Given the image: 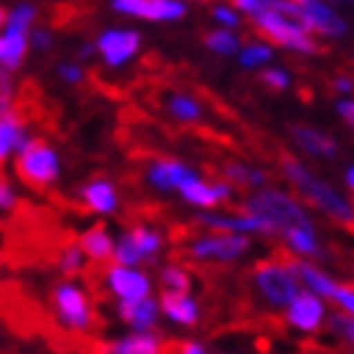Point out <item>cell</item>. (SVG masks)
Wrapping results in <instances>:
<instances>
[{
	"label": "cell",
	"mask_w": 354,
	"mask_h": 354,
	"mask_svg": "<svg viewBox=\"0 0 354 354\" xmlns=\"http://www.w3.org/2000/svg\"><path fill=\"white\" fill-rule=\"evenodd\" d=\"M15 173H17V179L35 193H46L49 185L58 179V156L52 153L44 133L26 138V145L17 150Z\"/></svg>",
	"instance_id": "4"
},
{
	"label": "cell",
	"mask_w": 354,
	"mask_h": 354,
	"mask_svg": "<svg viewBox=\"0 0 354 354\" xmlns=\"http://www.w3.org/2000/svg\"><path fill=\"white\" fill-rule=\"evenodd\" d=\"M52 320L58 328L69 334H95L107 326V320L98 314V303L90 297L86 288H78L73 282H58L52 288Z\"/></svg>",
	"instance_id": "2"
},
{
	"label": "cell",
	"mask_w": 354,
	"mask_h": 354,
	"mask_svg": "<svg viewBox=\"0 0 354 354\" xmlns=\"http://www.w3.org/2000/svg\"><path fill=\"white\" fill-rule=\"evenodd\" d=\"M271 58V49L265 46V41H254V44H248L242 49V66H257V64H265Z\"/></svg>",
	"instance_id": "27"
},
{
	"label": "cell",
	"mask_w": 354,
	"mask_h": 354,
	"mask_svg": "<svg viewBox=\"0 0 354 354\" xmlns=\"http://www.w3.org/2000/svg\"><path fill=\"white\" fill-rule=\"evenodd\" d=\"M202 41L205 46H210L219 55H236L239 49V38L234 32H222V29H214V32H202Z\"/></svg>",
	"instance_id": "24"
},
{
	"label": "cell",
	"mask_w": 354,
	"mask_h": 354,
	"mask_svg": "<svg viewBox=\"0 0 354 354\" xmlns=\"http://www.w3.org/2000/svg\"><path fill=\"white\" fill-rule=\"evenodd\" d=\"M6 21H9V12H6L3 6H0V26H6Z\"/></svg>",
	"instance_id": "42"
},
{
	"label": "cell",
	"mask_w": 354,
	"mask_h": 354,
	"mask_svg": "<svg viewBox=\"0 0 354 354\" xmlns=\"http://www.w3.org/2000/svg\"><path fill=\"white\" fill-rule=\"evenodd\" d=\"M190 167H185L182 162H173V158L165 156H153L150 165V182L156 187H179L185 179H190Z\"/></svg>",
	"instance_id": "14"
},
{
	"label": "cell",
	"mask_w": 354,
	"mask_h": 354,
	"mask_svg": "<svg viewBox=\"0 0 354 354\" xmlns=\"http://www.w3.org/2000/svg\"><path fill=\"white\" fill-rule=\"evenodd\" d=\"M214 17L216 21H222L225 26H239V17H236V12H231V9H214Z\"/></svg>",
	"instance_id": "35"
},
{
	"label": "cell",
	"mask_w": 354,
	"mask_h": 354,
	"mask_svg": "<svg viewBox=\"0 0 354 354\" xmlns=\"http://www.w3.org/2000/svg\"><path fill=\"white\" fill-rule=\"evenodd\" d=\"M248 236H239V234H227V231H216V234H207V236H196L193 242H187V248L176 245L182 254L187 257H196V259H236L248 251Z\"/></svg>",
	"instance_id": "6"
},
{
	"label": "cell",
	"mask_w": 354,
	"mask_h": 354,
	"mask_svg": "<svg viewBox=\"0 0 354 354\" xmlns=\"http://www.w3.org/2000/svg\"><path fill=\"white\" fill-rule=\"evenodd\" d=\"M277 158H279V170H282V176L294 185V190L303 196L311 207H317V210H323V214H328L334 222H351L354 219V210H351V205L340 196L337 190H334L331 185H326L323 179H317V176L303 165V162H297V158L282 147V150H277Z\"/></svg>",
	"instance_id": "1"
},
{
	"label": "cell",
	"mask_w": 354,
	"mask_h": 354,
	"mask_svg": "<svg viewBox=\"0 0 354 354\" xmlns=\"http://www.w3.org/2000/svg\"><path fill=\"white\" fill-rule=\"evenodd\" d=\"M158 282H162V291H170V294H190L193 288V274L187 268H182V265H167V268H162V277H158Z\"/></svg>",
	"instance_id": "23"
},
{
	"label": "cell",
	"mask_w": 354,
	"mask_h": 354,
	"mask_svg": "<svg viewBox=\"0 0 354 354\" xmlns=\"http://www.w3.org/2000/svg\"><path fill=\"white\" fill-rule=\"evenodd\" d=\"M291 136L297 138V145L303 147L306 153H311V156H323V158L337 156V141H334L331 136H326V133H317L311 127H303V124H294Z\"/></svg>",
	"instance_id": "16"
},
{
	"label": "cell",
	"mask_w": 354,
	"mask_h": 354,
	"mask_svg": "<svg viewBox=\"0 0 354 354\" xmlns=\"http://www.w3.org/2000/svg\"><path fill=\"white\" fill-rule=\"evenodd\" d=\"M331 299L337 306H343L348 314H354V282H343V286L331 288Z\"/></svg>",
	"instance_id": "31"
},
{
	"label": "cell",
	"mask_w": 354,
	"mask_h": 354,
	"mask_svg": "<svg viewBox=\"0 0 354 354\" xmlns=\"http://www.w3.org/2000/svg\"><path fill=\"white\" fill-rule=\"evenodd\" d=\"M58 73H61V78L69 81V84H81V81H84V69H81V66H73V64L61 66Z\"/></svg>",
	"instance_id": "34"
},
{
	"label": "cell",
	"mask_w": 354,
	"mask_h": 354,
	"mask_svg": "<svg viewBox=\"0 0 354 354\" xmlns=\"http://www.w3.org/2000/svg\"><path fill=\"white\" fill-rule=\"evenodd\" d=\"M26 49H29V41H26V32L24 29H6V52H3V61L0 66L3 69H17L26 58Z\"/></svg>",
	"instance_id": "21"
},
{
	"label": "cell",
	"mask_w": 354,
	"mask_h": 354,
	"mask_svg": "<svg viewBox=\"0 0 354 354\" xmlns=\"http://www.w3.org/2000/svg\"><path fill=\"white\" fill-rule=\"evenodd\" d=\"M259 84L265 86V90H271V93H282L288 86V75L282 73V69H262Z\"/></svg>",
	"instance_id": "28"
},
{
	"label": "cell",
	"mask_w": 354,
	"mask_h": 354,
	"mask_svg": "<svg viewBox=\"0 0 354 354\" xmlns=\"http://www.w3.org/2000/svg\"><path fill=\"white\" fill-rule=\"evenodd\" d=\"M351 196H354V193H351Z\"/></svg>",
	"instance_id": "45"
},
{
	"label": "cell",
	"mask_w": 354,
	"mask_h": 354,
	"mask_svg": "<svg viewBox=\"0 0 354 354\" xmlns=\"http://www.w3.org/2000/svg\"><path fill=\"white\" fill-rule=\"evenodd\" d=\"M127 234L133 236V242H136V248H138L141 259L156 262L158 251H162V242H165L162 234L153 231V225H147V222H136V225H130V231H127Z\"/></svg>",
	"instance_id": "18"
},
{
	"label": "cell",
	"mask_w": 354,
	"mask_h": 354,
	"mask_svg": "<svg viewBox=\"0 0 354 354\" xmlns=\"http://www.w3.org/2000/svg\"><path fill=\"white\" fill-rule=\"evenodd\" d=\"M328 95H334V93H351L354 90V78L351 75H346V73H337L331 81H328Z\"/></svg>",
	"instance_id": "33"
},
{
	"label": "cell",
	"mask_w": 354,
	"mask_h": 354,
	"mask_svg": "<svg viewBox=\"0 0 354 354\" xmlns=\"http://www.w3.org/2000/svg\"><path fill=\"white\" fill-rule=\"evenodd\" d=\"M81 202L90 207V210H101V214H110V210H115L118 199H115V187L113 182L107 179H93V182H86L81 187Z\"/></svg>",
	"instance_id": "17"
},
{
	"label": "cell",
	"mask_w": 354,
	"mask_h": 354,
	"mask_svg": "<svg viewBox=\"0 0 354 354\" xmlns=\"http://www.w3.org/2000/svg\"><path fill=\"white\" fill-rule=\"evenodd\" d=\"M107 282H110V288L118 299H141V297H147L150 294V279L145 274H138L133 271L130 265H113V268L107 271Z\"/></svg>",
	"instance_id": "9"
},
{
	"label": "cell",
	"mask_w": 354,
	"mask_h": 354,
	"mask_svg": "<svg viewBox=\"0 0 354 354\" xmlns=\"http://www.w3.org/2000/svg\"><path fill=\"white\" fill-rule=\"evenodd\" d=\"M3 52H6V38H0V61H3Z\"/></svg>",
	"instance_id": "43"
},
{
	"label": "cell",
	"mask_w": 354,
	"mask_h": 354,
	"mask_svg": "<svg viewBox=\"0 0 354 354\" xmlns=\"http://www.w3.org/2000/svg\"><path fill=\"white\" fill-rule=\"evenodd\" d=\"M156 303L147 297H141V299H121L118 303V317L127 326L133 328H156Z\"/></svg>",
	"instance_id": "13"
},
{
	"label": "cell",
	"mask_w": 354,
	"mask_h": 354,
	"mask_svg": "<svg viewBox=\"0 0 354 354\" xmlns=\"http://www.w3.org/2000/svg\"><path fill=\"white\" fill-rule=\"evenodd\" d=\"M251 277L257 282V288L265 294L271 306H288L294 294L299 291V282H297V271L282 265L277 259H259L251 265Z\"/></svg>",
	"instance_id": "5"
},
{
	"label": "cell",
	"mask_w": 354,
	"mask_h": 354,
	"mask_svg": "<svg viewBox=\"0 0 354 354\" xmlns=\"http://www.w3.org/2000/svg\"><path fill=\"white\" fill-rule=\"evenodd\" d=\"M78 248H81V254L84 257H90V259H113V251H115V245L107 234V225H93V227H86V231L81 236H75Z\"/></svg>",
	"instance_id": "12"
},
{
	"label": "cell",
	"mask_w": 354,
	"mask_h": 354,
	"mask_svg": "<svg viewBox=\"0 0 354 354\" xmlns=\"http://www.w3.org/2000/svg\"><path fill=\"white\" fill-rule=\"evenodd\" d=\"M113 259L118 265H136V262H141V254H138V248H136V242H133L130 234L121 236V242L115 245V251H113Z\"/></svg>",
	"instance_id": "25"
},
{
	"label": "cell",
	"mask_w": 354,
	"mask_h": 354,
	"mask_svg": "<svg viewBox=\"0 0 354 354\" xmlns=\"http://www.w3.org/2000/svg\"><path fill=\"white\" fill-rule=\"evenodd\" d=\"M15 205H17V196L12 193L6 173H3V167H0V210H3V214H12Z\"/></svg>",
	"instance_id": "32"
},
{
	"label": "cell",
	"mask_w": 354,
	"mask_h": 354,
	"mask_svg": "<svg viewBox=\"0 0 354 354\" xmlns=\"http://www.w3.org/2000/svg\"><path fill=\"white\" fill-rule=\"evenodd\" d=\"M337 110H340L343 121H346V124H348V127L354 130V101H343V104H340V107H337Z\"/></svg>",
	"instance_id": "38"
},
{
	"label": "cell",
	"mask_w": 354,
	"mask_h": 354,
	"mask_svg": "<svg viewBox=\"0 0 354 354\" xmlns=\"http://www.w3.org/2000/svg\"><path fill=\"white\" fill-rule=\"evenodd\" d=\"M331 328H334V334H340L346 343L354 346V314H334L331 317Z\"/></svg>",
	"instance_id": "29"
},
{
	"label": "cell",
	"mask_w": 354,
	"mask_h": 354,
	"mask_svg": "<svg viewBox=\"0 0 354 354\" xmlns=\"http://www.w3.org/2000/svg\"><path fill=\"white\" fill-rule=\"evenodd\" d=\"M199 3H207V0H199Z\"/></svg>",
	"instance_id": "44"
},
{
	"label": "cell",
	"mask_w": 354,
	"mask_h": 354,
	"mask_svg": "<svg viewBox=\"0 0 354 354\" xmlns=\"http://www.w3.org/2000/svg\"><path fill=\"white\" fill-rule=\"evenodd\" d=\"M12 101H15V86H12V78H9V69L0 66V115L9 113Z\"/></svg>",
	"instance_id": "30"
},
{
	"label": "cell",
	"mask_w": 354,
	"mask_h": 354,
	"mask_svg": "<svg viewBox=\"0 0 354 354\" xmlns=\"http://www.w3.org/2000/svg\"><path fill=\"white\" fill-rule=\"evenodd\" d=\"M346 182H348V190L354 193V167H351V170L346 173Z\"/></svg>",
	"instance_id": "41"
},
{
	"label": "cell",
	"mask_w": 354,
	"mask_h": 354,
	"mask_svg": "<svg viewBox=\"0 0 354 354\" xmlns=\"http://www.w3.org/2000/svg\"><path fill=\"white\" fill-rule=\"evenodd\" d=\"M323 303L317 299L314 291H297L288 303V323L303 328V331H317L323 323Z\"/></svg>",
	"instance_id": "8"
},
{
	"label": "cell",
	"mask_w": 354,
	"mask_h": 354,
	"mask_svg": "<svg viewBox=\"0 0 354 354\" xmlns=\"http://www.w3.org/2000/svg\"><path fill=\"white\" fill-rule=\"evenodd\" d=\"M294 271H297V277L303 279L317 297H331L334 282H331L323 271H317L314 265H308V262H303V259H294Z\"/></svg>",
	"instance_id": "22"
},
{
	"label": "cell",
	"mask_w": 354,
	"mask_h": 354,
	"mask_svg": "<svg viewBox=\"0 0 354 354\" xmlns=\"http://www.w3.org/2000/svg\"><path fill=\"white\" fill-rule=\"evenodd\" d=\"M162 311L179 326H199V306L187 294L162 291Z\"/></svg>",
	"instance_id": "15"
},
{
	"label": "cell",
	"mask_w": 354,
	"mask_h": 354,
	"mask_svg": "<svg viewBox=\"0 0 354 354\" xmlns=\"http://www.w3.org/2000/svg\"><path fill=\"white\" fill-rule=\"evenodd\" d=\"M231 3H234L236 9H242L245 15H254V12L262 9V0H231Z\"/></svg>",
	"instance_id": "36"
},
{
	"label": "cell",
	"mask_w": 354,
	"mask_h": 354,
	"mask_svg": "<svg viewBox=\"0 0 354 354\" xmlns=\"http://www.w3.org/2000/svg\"><path fill=\"white\" fill-rule=\"evenodd\" d=\"M286 245L291 248V251L297 257H326L320 251V245H317L314 239V231H311V225H297V227H288L286 234Z\"/></svg>",
	"instance_id": "19"
},
{
	"label": "cell",
	"mask_w": 354,
	"mask_h": 354,
	"mask_svg": "<svg viewBox=\"0 0 354 354\" xmlns=\"http://www.w3.org/2000/svg\"><path fill=\"white\" fill-rule=\"evenodd\" d=\"M93 55H95V46H93V44H86V46H81V52H78V58H81V61H90Z\"/></svg>",
	"instance_id": "40"
},
{
	"label": "cell",
	"mask_w": 354,
	"mask_h": 354,
	"mask_svg": "<svg viewBox=\"0 0 354 354\" xmlns=\"http://www.w3.org/2000/svg\"><path fill=\"white\" fill-rule=\"evenodd\" d=\"M299 101H303V104H311L314 101V93H311V86H306V84H299Z\"/></svg>",
	"instance_id": "39"
},
{
	"label": "cell",
	"mask_w": 354,
	"mask_h": 354,
	"mask_svg": "<svg viewBox=\"0 0 354 354\" xmlns=\"http://www.w3.org/2000/svg\"><path fill=\"white\" fill-rule=\"evenodd\" d=\"M35 17H38V12H35V6L29 3H21L15 12H9V21H6V29H29L35 24Z\"/></svg>",
	"instance_id": "26"
},
{
	"label": "cell",
	"mask_w": 354,
	"mask_h": 354,
	"mask_svg": "<svg viewBox=\"0 0 354 354\" xmlns=\"http://www.w3.org/2000/svg\"><path fill=\"white\" fill-rule=\"evenodd\" d=\"M107 351H121V354H156L162 351V337L158 334H133V337H124L118 343H110Z\"/></svg>",
	"instance_id": "20"
},
{
	"label": "cell",
	"mask_w": 354,
	"mask_h": 354,
	"mask_svg": "<svg viewBox=\"0 0 354 354\" xmlns=\"http://www.w3.org/2000/svg\"><path fill=\"white\" fill-rule=\"evenodd\" d=\"M113 9L147 21H179L187 12L182 0H113Z\"/></svg>",
	"instance_id": "7"
},
{
	"label": "cell",
	"mask_w": 354,
	"mask_h": 354,
	"mask_svg": "<svg viewBox=\"0 0 354 354\" xmlns=\"http://www.w3.org/2000/svg\"><path fill=\"white\" fill-rule=\"evenodd\" d=\"M32 44L38 46V49H49V44H52V35H49V32H44V29L32 32Z\"/></svg>",
	"instance_id": "37"
},
{
	"label": "cell",
	"mask_w": 354,
	"mask_h": 354,
	"mask_svg": "<svg viewBox=\"0 0 354 354\" xmlns=\"http://www.w3.org/2000/svg\"><path fill=\"white\" fill-rule=\"evenodd\" d=\"M294 3L308 15V21H311V29H314V32L326 35V38H340V35L346 32L343 17L334 12L328 3H323V0H294Z\"/></svg>",
	"instance_id": "10"
},
{
	"label": "cell",
	"mask_w": 354,
	"mask_h": 354,
	"mask_svg": "<svg viewBox=\"0 0 354 354\" xmlns=\"http://www.w3.org/2000/svg\"><path fill=\"white\" fill-rule=\"evenodd\" d=\"M138 32H104L98 38V49L110 66H121L124 61H130L138 52Z\"/></svg>",
	"instance_id": "11"
},
{
	"label": "cell",
	"mask_w": 354,
	"mask_h": 354,
	"mask_svg": "<svg viewBox=\"0 0 354 354\" xmlns=\"http://www.w3.org/2000/svg\"><path fill=\"white\" fill-rule=\"evenodd\" d=\"M231 207L236 214L259 216L262 222H268L274 227V234H286L288 227H297V225H311L303 205L294 202L291 196H286V193H277V190H259L248 202L231 205Z\"/></svg>",
	"instance_id": "3"
}]
</instances>
